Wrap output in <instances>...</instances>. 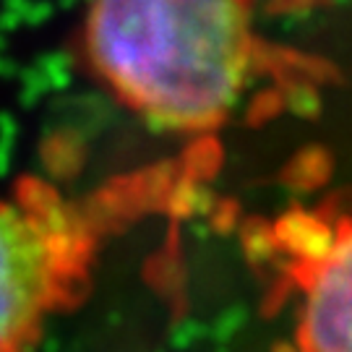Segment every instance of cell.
<instances>
[{
	"instance_id": "cell-1",
	"label": "cell",
	"mask_w": 352,
	"mask_h": 352,
	"mask_svg": "<svg viewBox=\"0 0 352 352\" xmlns=\"http://www.w3.org/2000/svg\"><path fill=\"white\" fill-rule=\"evenodd\" d=\"M78 45L110 97L180 136L227 126L272 58L256 0H89Z\"/></svg>"
},
{
	"instance_id": "cell-2",
	"label": "cell",
	"mask_w": 352,
	"mask_h": 352,
	"mask_svg": "<svg viewBox=\"0 0 352 352\" xmlns=\"http://www.w3.org/2000/svg\"><path fill=\"white\" fill-rule=\"evenodd\" d=\"M170 180L126 177L84 199L21 180L0 196V352H37L52 318L87 298L104 243Z\"/></svg>"
},
{
	"instance_id": "cell-3",
	"label": "cell",
	"mask_w": 352,
	"mask_h": 352,
	"mask_svg": "<svg viewBox=\"0 0 352 352\" xmlns=\"http://www.w3.org/2000/svg\"><path fill=\"white\" fill-rule=\"evenodd\" d=\"M269 253L295 305V352H352V201L285 212Z\"/></svg>"
}]
</instances>
